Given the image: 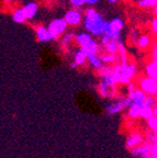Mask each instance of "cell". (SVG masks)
<instances>
[{
  "label": "cell",
  "instance_id": "obj_2",
  "mask_svg": "<svg viewBox=\"0 0 157 158\" xmlns=\"http://www.w3.org/2000/svg\"><path fill=\"white\" fill-rule=\"evenodd\" d=\"M138 73L136 65L132 63H120L112 66V75L117 84L128 85L132 82L133 77Z\"/></svg>",
  "mask_w": 157,
  "mask_h": 158
},
{
  "label": "cell",
  "instance_id": "obj_8",
  "mask_svg": "<svg viewBox=\"0 0 157 158\" xmlns=\"http://www.w3.org/2000/svg\"><path fill=\"white\" fill-rule=\"evenodd\" d=\"M83 15H85V13L81 12L80 9H78V8H73V9H69L68 11L65 12L64 18L67 21L69 27H76L83 23Z\"/></svg>",
  "mask_w": 157,
  "mask_h": 158
},
{
  "label": "cell",
  "instance_id": "obj_32",
  "mask_svg": "<svg viewBox=\"0 0 157 158\" xmlns=\"http://www.w3.org/2000/svg\"><path fill=\"white\" fill-rule=\"evenodd\" d=\"M12 1H13V0H2V2L5 3V5H7V6L11 5V3H12Z\"/></svg>",
  "mask_w": 157,
  "mask_h": 158
},
{
  "label": "cell",
  "instance_id": "obj_19",
  "mask_svg": "<svg viewBox=\"0 0 157 158\" xmlns=\"http://www.w3.org/2000/svg\"><path fill=\"white\" fill-rule=\"evenodd\" d=\"M138 46L140 47L141 49H146L152 45V37L148 34H142L140 37H138V42H136Z\"/></svg>",
  "mask_w": 157,
  "mask_h": 158
},
{
  "label": "cell",
  "instance_id": "obj_1",
  "mask_svg": "<svg viewBox=\"0 0 157 158\" xmlns=\"http://www.w3.org/2000/svg\"><path fill=\"white\" fill-rule=\"evenodd\" d=\"M107 21L93 7H89L83 15V27L85 31L90 33L95 37H101L106 30Z\"/></svg>",
  "mask_w": 157,
  "mask_h": 158
},
{
  "label": "cell",
  "instance_id": "obj_20",
  "mask_svg": "<svg viewBox=\"0 0 157 158\" xmlns=\"http://www.w3.org/2000/svg\"><path fill=\"white\" fill-rule=\"evenodd\" d=\"M102 60V63L104 65H112V64H116L118 62V56L117 54H111V53H103V54L99 55Z\"/></svg>",
  "mask_w": 157,
  "mask_h": 158
},
{
  "label": "cell",
  "instance_id": "obj_17",
  "mask_svg": "<svg viewBox=\"0 0 157 158\" xmlns=\"http://www.w3.org/2000/svg\"><path fill=\"white\" fill-rule=\"evenodd\" d=\"M88 63L92 68L97 69V70H100L103 67V65H104L98 54H93V55L88 56Z\"/></svg>",
  "mask_w": 157,
  "mask_h": 158
},
{
  "label": "cell",
  "instance_id": "obj_27",
  "mask_svg": "<svg viewBox=\"0 0 157 158\" xmlns=\"http://www.w3.org/2000/svg\"><path fill=\"white\" fill-rule=\"evenodd\" d=\"M151 30H152L153 34L157 36V18L156 17H155L154 19L152 20V22H151Z\"/></svg>",
  "mask_w": 157,
  "mask_h": 158
},
{
  "label": "cell",
  "instance_id": "obj_30",
  "mask_svg": "<svg viewBox=\"0 0 157 158\" xmlns=\"http://www.w3.org/2000/svg\"><path fill=\"white\" fill-rule=\"evenodd\" d=\"M152 57L154 60H157V44L155 45L154 49H153V53H152Z\"/></svg>",
  "mask_w": 157,
  "mask_h": 158
},
{
  "label": "cell",
  "instance_id": "obj_28",
  "mask_svg": "<svg viewBox=\"0 0 157 158\" xmlns=\"http://www.w3.org/2000/svg\"><path fill=\"white\" fill-rule=\"evenodd\" d=\"M130 36H131V39H132L133 42L136 43V42H138V37H140L141 35H140V33H138V30H132V31H131V33H130Z\"/></svg>",
  "mask_w": 157,
  "mask_h": 158
},
{
  "label": "cell",
  "instance_id": "obj_11",
  "mask_svg": "<svg viewBox=\"0 0 157 158\" xmlns=\"http://www.w3.org/2000/svg\"><path fill=\"white\" fill-rule=\"evenodd\" d=\"M34 32L37 41H40V42L49 43L51 41H53V37H52L49 27H45V25H37V27H35Z\"/></svg>",
  "mask_w": 157,
  "mask_h": 158
},
{
  "label": "cell",
  "instance_id": "obj_18",
  "mask_svg": "<svg viewBox=\"0 0 157 158\" xmlns=\"http://www.w3.org/2000/svg\"><path fill=\"white\" fill-rule=\"evenodd\" d=\"M145 74L146 76L152 77L155 80H157V62L153 59L152 62L148 63L145 67Z\"/></svg>",
  "mask_w": 157,
  "mask_h": 158
},
{
  "label": "cell",
  "instance_id": "obj_4",
  "mask_svg": "<svg viewBox=\"0 0 157 158\" xmlns=\"http://www.w3.org/2000/svg\"><path fill=\"white\" fill-rule=\"evenodd\" d=\"M124 20L120 17H114L111 20L107 21L106 30L104 33L102 34L103 39H112V40H118L121 37L122 31L124 29Z\"/></svg>",
  "mask_w": 157,
  "mask_h": 158
},
{
  "label": "cell",
  "instance_id": "obj_5",
  "mask_svg": "<svg viewBox=\"0 0 157 158\" xmlns=\"http://www.w3.org/2000/svg\"><path fill=\"white\" fill-rule=\"evenodd\" d=\"M68 23L65 20V18H55L51 21V22L47 24L49 32L53 37V41H57L58 39H61V36L63 34L67 32V29H68Z\"/></svg>",
  "mask_w": 157,
  "mask_h": 158
},
{
  "label": "cell",
  "instance_id": "obj_14",
  "mask_svg": "<svg viewBox=\"0 0 157 158\" xmlns=\"http://www.w3.org/2000/svg\"><path fill=\"white\" fill-rule=\"evenodd\" d=\"M23 10H24L25 15H27L28 20H33L39 13V5L37 2L31 0V1H28L27 3L22 6Z\"/></svg>",
  "mask_w": 157,
  "mask_h": 158
},
{
  "label": "cell",
  "instance_id": "obj_10",
  "mask_svg": "<svg viewBox=\"0 0 157 158\" xmlns=\"http://www.w3.org/2000/svg\"><path fill=\"white\" fill-rule=\"evenodd\" d=\"M129 97H130L131 100H132L133 104L140 106V108H144V106H146V100H147L148 94H145L142 89L136 88V89H134L133 91L129 92Z\"/></svg>",
  "mask_w": 157,
  "mask_h": 158
},
{
  "label": "cell",
  "instance_id": "obj_22",
  "mask_svg": "<svg viewBox=\"0 0 157 158\" xmlns=\"http://www.w3.org/2000/svg\"><path fill=\"white\" fill-rule=\"evenodd\" d=\"M154 115V110H153V106H144V108H141V113L140 118H144L147 121L148 118H152Z\"/></svg>",
  "mask_w": 157,
  "mask_h": 158
},
{
  "label": "cell",
  "instance_id": "obj_15",
  "mask_svg": "<svg viewBox=\"0 0 157 158\" xmlns=\"http://www.w3.org/2000/svg\"><path fill=\"white\" fill-rule=\"evenodd\" d=\"M12 20L13 22L18 23V24H22V23H25L28 21L27 15H25L24 10L23 8H15L12 11Z\"/></svg>",
  "mask_w": 157,
  "mask_h": 158
},
{
  "label": "cell",
  "instance_id": "obj_34",
  "mask_svg": "<svg viewBox=\"0 0 157 158\" xmlns=\"http://www.w3.org/2000/svg\"><path fill=\"white\" fill-rule=\"evenodd\" d=\"M153 110H154V115L157 116V101H156V103H155V106H153Z\"/></svg>",
  "mask_w": 157,
  "mask_h": 158
},
{
  "label": "cell",
  "instance_id": "obj_23",
  "mask_svg": "<svg viewBox=\"0 0 157 158\" xmlns=\"http://www.w3.org/2000/svg\"><path fill=\"white\" fill-rule=\"evenodd\" d=\"M140 113H141V108H140V106L133 104L132 106H130V108H129L128 115L130 116L131 118H140Z\"/></svg>",
  "mask_w": 157,
  "mask_h": 158
},
{
  "label": "cell",
  "instance_id": "obj_21",
  "mask_svg": "<svg viewBox=\"0 0 157 158\" xmlns=\"http://www.w3.org/2000/svg\"><path fill=\"white\" fill-rule=\"evenodd\" d=\"M75 40V34L73 32H66L61 36V45L63 47H68L70 43Z\"/></svg>",
  "mask_w": 157,
  "mask_h": 158
},
{
  "label": "cell",
  "instance_id": "obj_33",
  "mask_svg": "<svg viewBox=\"0 0 157 158\" xmlns=\"http://www.w3.org/2000/svg\"><path fill=\"white\" fill-rule=\"evenodd\" d=\"M119 0H108V3L109 5H116V3H118Z\"/></svg>",
  "mask_w": 157,
  "mask_h": 158
},
{
  "label": "cell",
  "instance_id": "obj_16",
  "mask_svg": "<svg viewBox=\"0 0 157 158\" xmlns=\"http://www.w3.org/2000/svg\"><path fill=\"white\" fill-rule=\"evenodd\" d=\"M74 60L78 64V66H83V65L86 64V62H88V55L83 49L79 48L75 52Z\"/></svg>",
  "mask_w": 157,
  "mask_h": 158
},
{
  "label": "cell",
  "instance_id": "obj_7",
  "mask_svg": "<svg viewBox=\"0 0 157 158\" xmlns=\"http://www.w3.org/2000/svg\"><path fill=\"white\" fill-rule=\"evenodd\" d=\"M138 88L142 89L148 96H157V80H155L152 77H141L138 80Z\"/></svg>",
  "mask_w": 157,
  "mask_h": 158
},
{
  "label": "cell",
  "instance_id": "obj_6",
  "mask_svg": "<svg viewBox=\"0 0 157 158\" xmlns=\"http://www.w3.org/2000/svg\"><path fill=\"white\" fill-rule=\"evenodd\" d=\"M133 106V102L131 100L130 97H126V98H122L118 101L111 102L110 104H108L106 108V111L109 115H114V114H118L120 112H122L124 109L130 108Z\"/></svg>",
  "mask_w": 157,
  "mask_h": 158
},
{
  "label": "cell",
  "instance_id": "obj_24",
  "mask_svg": "<svg viewBox=\"0 0 157 158\" xmlns=\"http://www.w3.org/2000/svg\"><path fill=\"white\" fill-rule=\"evenodd\" d=\"M157 5V0H138V6L140 8H154Z\"/></svg>",
  "mask_w": 157,
  "mask_h": 158
},
{
  "label": "cell",
  "instance_id": "obj_29",
  "mask_svg": "<svg viewBox=\"0 0 157 158\" xmlns=\"http://www.w3.org/2000/svg\"><path fill=\"white\" fill-rule=\"evenodd\" d=\"M99 1H100V0H86L87 6H89V7H95Z\"/></svg>",
  "mask_w": 157,
  "mask_h": 158
},
{
  "label": "cell",
  "instance_id": "obj_25",
  "mask_svg": "<svg viewBox=\"0 0 157 158\" xmlns=\"http://www.w3.org/2000/svg\"><path fill=\"white\" fill-rule=\"evenodd\" d=\"M147 125L151 131L154 132V133H157V116L156 115H153L152 118H148Z\"/></svg>",
  "mask_w": 157,
  "mask_h": 158
},
{
  "label": "cell",
  "instance_id": "obj_35",
  "mask_svg": "<svg viewBox=\"0 0 157 158\" xmlns=\"http://www.w3.org/2000/svg\"><path fill=\"white\" fill-rule=\"evenodd\" d=\"M153 13H154V15H155V17L157 18V5L155 6L154 8H153Z\"/></svg>",
  "mask_w": 157,
  "mask_h": 158
},
{
  "label": "cell",
  "instance_id": "obj_12",
  "mask_svg": "<svg viewBox=\"0 0 157 158\" xmlns=\"http://www.w3.org/2000/svg\"><path fill=\"white\" fill-rule=\"evenodd\" d=\"M131 153H132V155L136 156V157L150 158L152 156V145H147V144L142 143L141 145L132 148Z\"/></svg>",
  "mask_w": 157,
  "mask_h": 158
},
{
  "label": "cell",
  "instance_id": "obj_36",
  "mask_svg": "<svg viewBox=\"0 0 157 158\" xmlns=\"http://www.w3.org/2000/svg\"><path fill=\"white\" fill-rule=\"evenodd\" d=\"M49 1H57V0H49Z\"/></svg>",
  "mask_w": 157,
  "mask_h": 158
},
{
  "label": "cell",
  "instance_id": "obj_26",
  "mask_svg": "<svg viewBox=\"0 0 157 158\" xmlns=\"http://www.w3.org/2000/svg\"><path fill=\"white\" fill-rule=\"evenodd\" d=\"M69 3H70V6L73 8H78V9H80V8H83V6H86L87 2L86 0H68Z\"/></svg>",
  "mask_w": 157,
  "mask_h": 158
},
{
  "label": "cell",
  "instance_id": "obj_9",
  "mask_svg": "<svg viewBox=\"0 0 157 158\" xmlns=\"http://www.w3.org/2000/svg\"><path fill=\"white\" fill-rule=\"evenodd\" d=\"M99 43H100V51L102 49L104 53H111V54H118L119 53V46H120L119 45V39L112 40L100 37Z\"/></svg>",
  "mask_w": 157,
  "mask_h": 158
},
{
  "label": "cell",
  "instance_id": "obj_31",
  "mask_svg": "<svg viewBox=\"0 0 157 158\" xmlns=\"http://www.w3.org/2000/svg\"><path fill=\"white\" fill-rule=\"evenodd\" d=\"M69 67H70L71 69H75V68L78 67V64H77L75 60H73V62H70V64H69Z\"/></svg>",
  "mask_w": 157,
  "mask_h": 158
},
{
  "label": "cell",
  "instance_id": "obj_13",
  "mask_svg": "<svg viewBox=\"0 0 157 158\" xmlns=\"http://www.w3.org/2000/svg\"><path fill=\"white\" fill-rule=\"evenodd\" d=\"M144 142V137L141 133L138 132H133L130 135H128L126 137V141H125V146L128 149H132V148L136 147V146L141 145V144Z\"/></svg>",
  "mask_w": 157,
  "mask_h": 158
},
{
  "label": "cell",
  "instance_id": "obj_3",
  "mask_svg": "<svg viewBox=\"0 0 157 158\" xmlns=\"http://www.w3.org/2000/svg\"><path fill=\"white\" fill-rule=\"evenodd\" d=\"M93 37L95 36H92L87 31H81L75 34L74 41L79 46V48L83 49L87 53V55L90 56V55L98 54L100 52V43Z\"/></svg>",
  "mask_w": 157,
  "mask_h": 158
}]
</instances>
